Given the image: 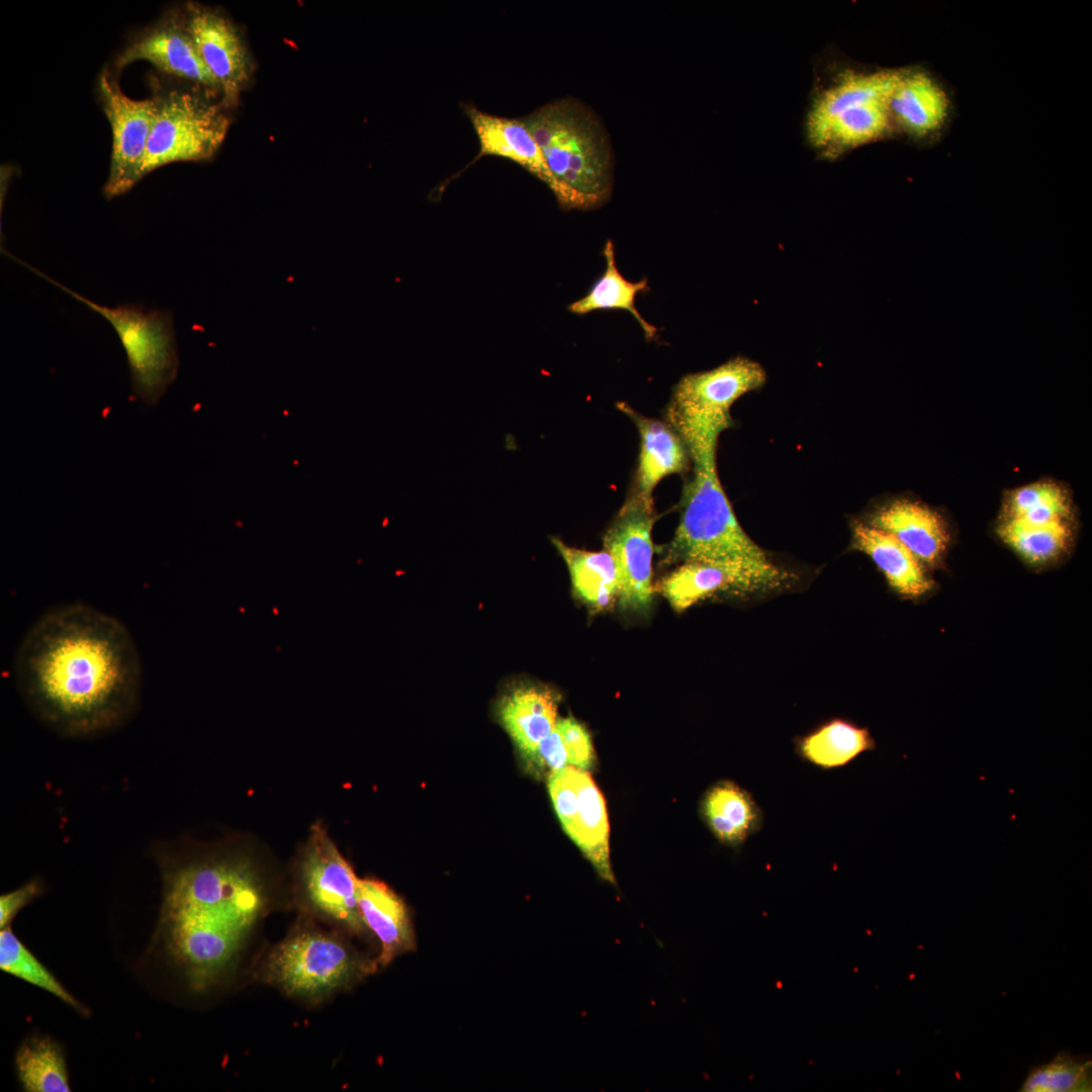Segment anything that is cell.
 Instances as JSON below:
<instances>
[{
  "label": "cell",
  "instance_id": "44dd1931",
  "mask_svg": "<svg viewBox=\"0 0 1092 1092\" xmlns=\"http://www.w3.org/2000/svg\"><path fill=\"white\" fill-rule=\"evenodd\" d=\"M358 904L365 925L381 944L378 962L385 966L413 944L410 919L402 900L384 883L358 881Z\"/></svg>",
  "mask_w": 1092,
  "mask_h": 1092
},
{
  "label": "cell",
  "instance_id": "484cf974",
  "mask_svg": "<svg viewBox=\"0 0 1092 1092\" xmlns=\"http://www.w3.org/2000/svg\"><path fill=\"white\" fill-rule=\"evenodd\" d=\"M657 590L676 612L723 592L747 595L742 582L730 571L697 561L680 563L658 581Z\"/></svg>",
  "mask_w": 1092,
  "mask_h": 1092
},
{
  "label": "cell",
  "instance_id": "e0dca14e",
  "mask_svg": "<svg viewBox=\"0 0 1092 1092\" xmlns=\"http://www.w3.org/2000/svg\"><path fill=\"white\" fill-rule=\"evenodd\" d=\"M462 109L479 143V153L467 167L484 156L508 159L537 177L552 190L553 176L539 146L521 118L490 114L470 103L462 104Z\"/></svg>",
  "mask_w": 1092,
  "mask_h": 1092
},
{
  "label": "cell",
  "instance_id": "8992f818",
  "mask_svg": "<svg viewBox=\"0 0 1092 1092\" xmlns=\"http://www.w3.org/2000/svg\"><path fill=\"white\" fill-rule=\"evenodd\" d=\"M902 72H847L815 97L808 115L814 146L836 152L873 142L889 127V101Z\"/></svg>",
  "mask_w": 1092,
  "mask_h": 1092
},
{
  "label": "cell",
  "instance_id": "ba28073f",
  "mask_svg": "<svg viewBox=\"0 0 1092 1092\" xmlns=\"http://www.w3.org/2000/svg\"><path fill=\"white\" fill-rule=\"evenodd\" d=\"M158 97L141 180L171 163L211 159L223 144L231 123L220 102L198 94L172 90Z\"/></svg>",
  "mask_w": 1092,
  "mask_h": 1092
},
{
  "label": "cell",
  "instance_id": "ac0fdd59",
  "mask_svg": "<svg viewBox=\"0 0 1092 1092\" xmlns=\"http://www.w3.org/2000/svg\"><path fill=\"white\" fill-rule=\"evenodd\" d=\"M869 524L894 536L921 563L929 565L941 559L949 542L943 518L916 500L890 502L872 514Z\"/></svg>",
  "mask_w": 1092,
  "mask_h": 1092
},
{
  "label": "cell",
  "instance_id": "6da1fadb",
  "mask_svg": "<svg viewBox=\"0 0 1092 1092\" xmlns=\"http://www.w3.org/2000/svg\"><path fill=\"white\" fill-rule=\"evenodd\" d=\"M13 670L31 712L69 737L115 730L140 705L143 670L132 636L120 621L85 604L41 615L23 636Z\"/></svg>",
  "mask_w": 1092,
  "mask_h": 1092
},
{
  "label": "cell",
  "instance_id": "f1b7e54d",
  "mask_svg": "<svg viewBox=\"0 0 1092 1092\" xmlns=\"http://www.w3.org/2000/svg\"><path fill=\"white\" fill-rule=\"evenodd\" d=\"M998 535L1018 555L1031 564H1044L1066 548L1071 531L1067 521L1044 524L1004 518Z\"/></svg>",
  "mask_w": 1092,
  "mask_h": 1092
},
{
  "label": "cell",
  "instance_id": "d4e9b609",
  "mask_svg": "<svg viewBox=\"0 0 1092 1092\" xmlns=\"http://www.w3.org/2000/svg\"><path fill=\"white\" fill-rule=\"evenodd\" d=\"M943 90L924 73L902 72L889 101L890 115L908 131L926 134L938 128L947 114Z\"/></svg>",
  "mask_w": 1092,
  "mask_h": 1092
},
{
  "label": "cell",
  "instance_id": "4fadbf2b",
  "mask_svg": "<svg viewBox=\"0 0 1092 1092\" xmlns=\"http://www.w3.org/2000/svg\"><path fill=\"white\" fill-rule=\"evenodd\" d=\"M548 789L560 823L598 875L614 884L605 800L590 776L575 766L550 774Z\"/></svg>",
  "mask_w": 1092,
  "mask_h": 1092
},
{
  "label": "cell",
  "instance_id": "83f0119b",
  "mask_svg": "<svg viewBox=\"0 0 1092 1092\" xmlns=\"http://www.w3.org/2000/svg\"><path fill=\"white\" fill-rule=\"evenodd\" d=\"M14 1063L24 1091H71L63 1050L47 1035L24 1039L15 1053Z\"/></svg>",
  "mask_w": 1092,
  "mask_h": 1092
},
{
  "label": "cell",
  "instance_id": "7402d4cb",
  "mask_svg": "<svg viewBox=\"0 0 1092 1092\" xmlns=\"http://www.w3.org/2000/svg\"><path fill=\"white\" fill-rule=\"evenodd\" d=\"M702 814L716 838L732 846L743 843L762 823L761 810L752 796L728 781L708 790L702 802Z\"/></svg>",
  "mask_w": 1092,
  "mask_h": 1092
},
{
  "label": "cell",
  "instance_id": "9a60e30c",
  "mask_svg": "<svg viewBox=\"0 0 1092 1092\" xmlns=\"http://www.w3.org/2000/svg\"><path fill=\"white\" fill-rule=\"evenodd\" d=\"M136 61L149 62L165 74L220 92L216 79L196 50L184 15L175 11L165 13L135 35L115 58L113 68L119 72Z\"/></svg>",
  "mask_w": 1092,
  "mask_h": 1092
},
{
  "label": "cell",
  "instance_id": "7c38bea8",
  "mask_svg": "<svg viewBox=\"0 0 1092 1092\" xmlns=\"http://www.w3.org/2000/svg\"><path fill=\"white\" fill-rule=\"evenodd\" d=\"M653 499L635 491L617 513L604 536V548L618 572L619 599L623 610L645 611L652 602Z\"/></svg>",
  "mask_w": 1092,
  "mask_h": 1092
},
{
  "label": "cell",
  "instance_id": "8fae6325",
  "mask_svg": "<svg viewBox=\"0 0 1092 1092\" xmlns=\"http://www.w3.org/2000/svg\"><path fill=\"white\" fill-rule=\"evenodd\" d=\"M97 88L112 133L109 174L103 187L105 197L112 199L129 191L141 180L159 97L156 93L151 98L132 99L106 71L99 75Z\"/></svg>",
  "mask_w": 1092,
  "mask_h": 1092
},
{
  "label": "cell",
  "instance_id": "5b68a950",
  "mask_svg": "<svg viewBox=\"0 0 1092 1092\" xmlns=\"http://www.w3.org/2000/svg\"><path fill=\"white\" fill-rule=\"evenodd\" d=\"M374 967L339 932L303 921L268 952L259 970V979L290 997L318 1004L351 986Z\"/></svg>",
  "mask_w": 1092,
  "mask_h": 1092
},
{
  "label": "cell",
  "instance_id": "5bb4252c",
  "mask_svg": "<svg viewBox=\"0 0 1092 1092\" xmlns=\"http://www.w3.org/2000/svg\"><path fill=\"white\" fill-rule=\"evenodd\" d=\"M184 19L204 65L216 79L224 107L238 104L251 78V62L238 28L223 13L189 2Z\"/></svg>",
  "mask_w": 1092,
  "mask_h": 1092
},
{
  "label": "cell",
  "instance_id": "836d02e7",
  "mask_svg": "<svg viewBox=\"0 0 1092 1092\" xmlns=\"http://www.w3.org/2000/svg\"><path fill=\"white\" fill-rule=\"evenodd\" d=\"M42 893V884L34 879L0 897V927H9L16 914Z\"/></svg>",
  "mask_w": 1092,
  "mask_h": 1092
},
{
  "label": "cell",
  "instance_id": "1f68e13d",
  "mask_svg": "<svg viewBox=\"0 0 1092 1092\" xmlns=\"http://www.w3.org/2000/svg\"><path fill=\"white\" fill-rule=\"evenodd\" d=\"M1091 1061L1059 1053L1049 1063L1033 1068L1020 1091L1023 1092H1087L1092 1089Z\"/></svg>",
  "mask_w": 1092,
  "mask_h": 1092
},
{
  "label": "cell",
  "instance_id": "e575fe53",
  "mask_svg": "<svg viewBox=\"0 0 1092 1092\" xmlns=\"http://www.w3.org/2000/svg\"><path fill=\"white\" fill-rule=\"evenodd\" d=\"M533 764L554 771L565 766L567 754L559 732L555 729L540 744L533 758Z\"/></svg>",
  "mask_w": 1092,
  "mask_h": 1092
},
{
  "label": "cell",
  "instance_id": "4316f807",
  "mask_svg": "<svg viewBox=\"0 0 1092 1092\" xmlns=\"http://www.w3.org/2000/svg\"><path fill=\"white\" fill-rule=\"evenodd\" d=\"M875 748L869 729L842 719L824 723L797 742L798 754L824 769L845 765L860 753Z\"/></svg>",
  "mask_w": 1092,
  "mask_h": 1092
},
{
  "label": "cell",
  "instance_id": "ffe728a7",
  "mask_svg": "<svg viewBox=\"0 0 1092 1092\" xmlns=\"http://www.w3.org/2000/svg\"><path fill=\"white\" fill-rule=\"evenodd\" d=\"M852 546L875 562L891 587L909 599L918 598L933 586L922 563L900 541L878 528L854 521L851 524Z\"/></svg>",
  "mask_w": 1092,
  "mask_h": 1092
},
{
  "label": "cell",
  "instance_id": "30bf717a",
  "mask_svg": "<svg viewBox=\"0 0 1092 1092\" xmlns=\"http://www.w3.org/2000/svg\"><path fill=\"white\" fill-rule=\"evenodd\" d=\"M766 374L761 365L735 357L710 370L682 376L672 389L666 408L667 423L720 424L730 428V408L742 395L761 387Z\"/></svg>",
  "mask_w": 1092,
  "mask_h": 1092
},
{
  "label": "cell",
  "instance_id": "7a4b0ae2",
  "mask_svg": "<svg viewBox=\"0 0 1092 1092\" xmlns=\"http://www.w3.org/2000/svg\"><path fill=\"white\" fill-rule=\"evenodd\" d=\"M267 909L265 883L247 858L205 854L164 867L156 936L202 993L231 977Z\"/></svg>",
  "mask_w": 1092,
  "mask_h": 1092
},
{
  "label": "cell",
  "instance_id": "9c48e42d",
  "mask_svg": "<svg viewBox=\"0 0 1092 1092\" xmlns=\"http://www.w3.org/2000/svg\"><path fill=\"white\" fill-rule=\"evenodd\" d=\"M358 881L322 824L311 827L296 866V886L305 912L355 934L365 930Z\"/></svg>",
  "mask_w": 1092,
  "mask_h": 1092
},
{
  "label": "cell",
  "instance_id": "277c9868",
  "mask_svg": "<svg viewBox=\"0 0 1092 1092\" xmlns=\"http://www.w3.org/2000/svg\"><path fill=\"white\" fill-rule=\"evenodd\" d=\"M539 146L553 176L552 193L564 209H593L613 190L610 135L595 111L565 97L520 117Z\"/></svg>",
  "mask_w": 1092,
  "mask_h": 1092
},
{
  "label": "cell",
  "instance_id": "f546056e",
  "mask_svg": "<svg viewBox=\"0 0 1092 1092\" xmlns=\"http://www.w3.org/2000/svg\"><path fill=\"white\" fill-rule=\"evenodd\" d=\"M0 969L59 998L83 1016L89 1010L24 946L10 927L0 931Z\"/></svg>",
  "mask_w": 1092,
  "mask_h": 1092
},
{
  "label": "cell",
  "instance_id": "d6986e66",
  "mask_svg": "<svg viewBox=\"0 0 1092 1092\" xmlns=\"http://www.w3.org/2000/svg\"><path fill=\"white\" fill-rule=\"evenodd\" d=\"M619 410L635 424L640 437V453L635 492L652 498V492L664 477L682 473L691 460L688 448L678 433L662 421L645 417L626 402Z\"/></svg>",
  "mask_w": 1092,
  "mask_h": 1092
},
{
  "label": "cell",
  "instance_id": "603a6c76",
  "mask_svg": "<svg viewBox=\"0 0 1092 1092\" xmlns=\"http://www.w3.org/2000/svg\"><path fill=\"white\" fill-rule=\"evenodd\" d=\"M551 541L568 568L574 594L592 611L608 610L618 602V572L607 551L579 549L557 537H552Z\"/></svg>",
  "mask_w": 1092,
  "mask_h": 1092
},
{
  "label": "cell",
  "instance_id": "cb8c5ba5",
  "mask_svg": "<svg viewBox=\"0 0 1092 1092\" xmlns=\"http://www.w3.org/2000/svg\"><path fill=\"white\" fill-rule=\"evenodd\" d=\"M603 255L606 267L603 274L594 282L587 293L573 301L567 309L577 315H584L596 310L623 309L633 315L639 324L647 341L657 337V328L648 323L638 311L635 298L638 293L650 290L648 279L632 282L620 272L616 262L615 248L611 240L605 243Z\"/></svg>",
  "mask_w": 1092,
  "mask_h": 1092
},
{
  "label": "cell",
  "instance_id": "2e32d148",
  "mask_svg": "<svg viewBox=\"0 0 1092 1092\" xmlns=\"http://www.w3.org/2000/svg\"><path fill=\"white\" fill-rule=\"evenodd\" d=\"M560 696L552 689L533 682L509 688L497 703L503 727L528 760L555 729Z\"/></svg>",
  "mask_w": 1092,
  "mask_h": 1092
},
{
  "label": "cell",
  "instance_id": "52a82bcc",
  "mask_svg": "<svg viewBox=\"0 0 1092 1092\" xmlns=\"http://www.w3.org/2000/svg\"><path fill=\"white\" fill-rule=\"evenodd\" d=\"M26 267L108 321L124 349L133 394L144 403L156 404L175 380L178 370L171 313L161 310L145 311L135 305L104 306L76 293L31 266Z\"/></svg>",
  "mask_w": 1092,
  "mask_h": 1092
},
{
  "label": "cell",
  "instance_id": "d6a6232c",
  "mask_svg": "<svg viewBox=\"0 0 1092 1092\" xmlns=\"http://www.w3.org/2000/svg\"><path fill=\"white\" fill-rule=\"evenodd\" d=\"M567 754V763L588 769L595 760L592 737L587 729L574 718L560 719L556 723Z\"/></svg>",
  "mask_w": 1092,
  "mask_h": 1092
},
{
  "label": "cell",
  "instance_id": "3957f363",
  "mask_svg": "<svg viewBox=\"0 0 1092 1092\" xmlns=\"http://www.w3.org/2000/svg\"><path fill=\"white\" fill-rule=\"evenodd\" d=\"M723 431L712 425L677 430L693 463V476L682 491L679 522L664 563L697 561L720 566L733 573L747 594L783 588L792 575L746 534L719 479L716 450Z\"/></svg>",
  "mask_w": 1092,
  "mask_h": 1092
},
{
  "label": "cell",
  "instance_id": "4dcf8cb0",
  "mask_svg": "<svg viewBox=\"0 0 1092 1092\" xmlns=\"http://www.w3.org/2000/svg\"><path fill=\"white\" fill-rule=\"evenodd\" d=\"M1004 512L1005 518L1044 524L1067 521L1071 516V506L1062 486L1051 481H1041L1010 492L1005 500Z\"/></svg>",
  "mask_w": 1092,
  "mask_h": 1092
}]
</instances>
